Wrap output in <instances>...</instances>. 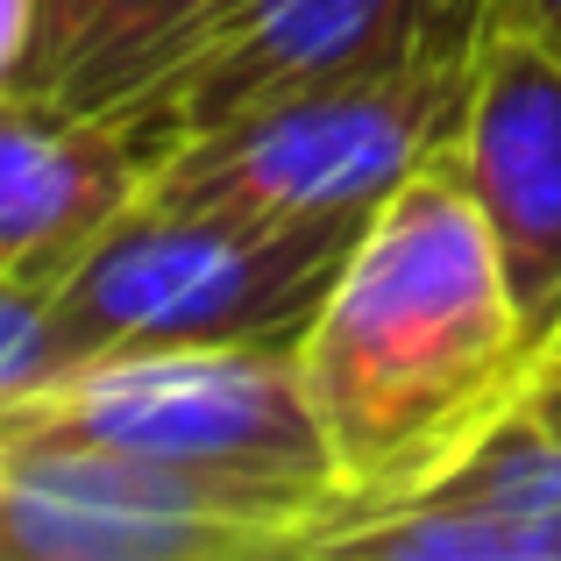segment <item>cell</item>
<instances>
[{"instance_id": "ba28073f", "label": "cell", "mask_w": 561, "mask_h": 561, "mask_svg": "<svg viewBox=\"0 0 561 561\" xmlns=\"http://www.w3.org/2000/svg\"><path fill=\"white\" fill-rule=\"evenodd\" d=\"M171 136L150 107L0 93V285L57 291L142 199Z\"/></svg>"}, {"instance_id": "3957f363", "label": "cell", "mask_w": 561, "mask_h": 561, "mask_svg": "<svg viewBox=\"0 0 561 561\" xmlns=\"http://www.w3.org/2000/svg\"><path fill=\"white\" fill-rule=\"evenodd\" d=\"M483 14L491 0H462L448 22L420 36V50H405L370 79L328 85V93L285 100L179 142L157 164L150 199L234 220H370L398 185L448 157L469 107V79H477Z\"/></svg>"}, {"instance_id": "7a4b0ae2", "label": "cell", "mask_w": 561, "mask_h": 561, "mask_svg": "<svg viewBox=\"0 0 561 561\" xmlns=\"http://www.w3.org/2000/svg\"><path fill=\"white\" fill-rule=\"evenodd\" d=\"M0 440L71 448L285 526L348 512L342 462L306 391L299 348H128L0 405Z\"/></svg>"}, {"instance_id": "5bb4252c", "label": "cell", "mask_w": 561, "mask_h": 561, "mask_svg": "<svg viewBox=\"0 0 561 561\" xmlns=\"http://www.w3.org/2000/svg\"><path fill=\"white\" fill-rule=\"evenodd\" d=\"M22 8H28V0H0V36H8V28L22 22Z\"/></svg>"}, {"instance_id": "8992f818", "label": "cell", "mask_w": 561, "mask_h": 561, "mask_svg": "<svg viewBox=\"0 0 561 561\" xmlns=\"http://www.w3.org/2000/svg\"><path fill=\"white\" fill-rule=\"evenodd\" d=\"M448 171L491 234L540 363L561 342V50L505 14H483Z\"/></svg>"}, {"instance_id": "7c38bea8", "label": "cell", "mask_w": 561, "mask_h": 561, "mask_svg": "<svg viewBox=\"0 0 561 561\" xmlns=\"http://www.w3.org/2000/svg\"><path fill=\"white\" fill-rule=\"evenodd\" d=\"M519 405L534 412L548 434H561V342L548 348V356L534 363V377H526V391H519Z\"/></svg>"}, {"instance_id": "277c9868", "label": "cell", "mask_w": 561, "mask_h": 561, "mask_svg": "<svg viewBox=\"0 0 561 561\" xmlns=\"http://www.w3.org/2000/svg\"><path fill=\"white\" fill-rule=\"evenodd\" d=\"M363 220H234L142 199L65 285L50 291L57 377L128 348H299Z\"/></svg>"}, {"instance_id": "30bf717a", "label": "cell", "mask_w": 561, "mask_h": 561, "mask_svg": "<svg viewBox=\"0 0 561 561\" xmlns=\"http://www.w3.org/2000/svg\"><path fill=\"white\" fill-rule=\"evenodd\" d=\"M313 561H554L534 534L462 497H412L391 512H356L320 534Z\"/></svg>"}, {"instance_id": "9c48e42d", "label": "cell", "mask_w": 561, "mask_h": 561, "mask_svg": "<svg viewBox=\"0 0 561 561\" xmlns=\"http://www.w3.org/2000/svg\"><path fill=\"white\" fill-rule=\"evenodd\" d=\"M214 0H28L0 36V93L50 107H128L171 71Z\"/></svg>"}, {"instance_id": "52a82bcc", "label": "cell", "mask_w": 561, "mask_h": 561, "mask_svg": "<svg viewBox=\"0 0 561 561\" xmlns=\"http://www.w3.org/2000/svg\"><path fill=\"white\" fill-rule=\"evenodd\" d=\"M328 526H285L71 448L0 440V561H313Z\"/></svg>"}, {"instance_id": "5b68a950", "label": "cell", "mask_w": 561, "mask_h": 561, "mask_svg": "<svg viewBox=\"0 0 561 561\" xmlns=\"http://www.w3.org/2000/svg\"><path fill=\"white\" fill-rule=\"evenodd\" d=\"M462 0H214L179 43L171 71L128 107H150L171 150L242 114L370 79L420 50Z\"/></svg>"}, {"instance_id": "6da1fadb", "label": "cell", "mask_w": 561, "mask_h": 561, "mask_svg": "<svg viewBox=\"0 0 561 561\" xmlns=\"http://www.w3.org/2000/svg\"><path fill=\"white\" fill-rule=\"evenodd\" d=\"M299 370L348 483L342 519L426 497L519 405L534 342L448 157L363 220Z\"/></svg>"}, {"instance_id": "4fadbf2b", "label": "cell", "mask_w": 561, "mask_h": 561, "mask_svg": "<svg viewBox=\"0 0 561 561\" xmlns=\"http://www.w3.org/2000/svg\"><path fill=\"white\" fill-rule=\"evenodd\" d=\"M491 14H505V22L534 28L540 43H554V50H561V0H491Z\"/></svg>"}, {"instance_id": "8fae6325", "label": "cell", "mask_w": 561, "mask_h": 561, "mask_svg": "<svg viewBox=\"0 0 561 561\" xmlns=\"http://www.w3.org/2000/svg\"><path fill=\"white\" fill-rule=\"evenodd\" d=\"M426 497H462V505L497 512L561 561V434H548L526 405H512Z\"/></svg>"}]
</instances>
